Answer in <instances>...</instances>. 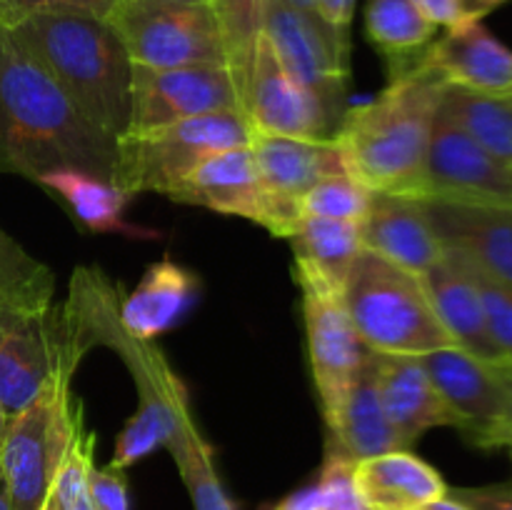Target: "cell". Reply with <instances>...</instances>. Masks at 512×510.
<instances>
[{
	"instance_id": "cell-6",
	"label": "cell",
	"mask_w": 512,
	"mask_h": 510,
	"mask_svg": "<svg viewBox=\"0 0 512 510\" xmlns=\"http://www.w3.org/2000/svg\"><path fill=\"white\" fill-rule=\"evenodd\" d=\"M73 373H60L18 415L10 418L0 450V470L8 485L10 510H43L83 410L70 390Z\"/></svg>"
},
{
	"instance_id": "cell-32",
	"label": "cell",
	"mask_w": 512,
	"mask_h": 510,
	"mask_svg": "<svg viewBox=\"0 0 512 510\" xmlns=\"http://www.w3.org/2000/svg\"><path fill=\"white\" fill-rule=\"evenodd\" d=\"M223 35L225 65L238 85L240 100L245 108L250 68H253L255 48L265 35L270 0H210Z\"/></svg>"
},
{
	"instance_id": "cell-48",
	"label": "cell",
	"mask_w": 512,
	"mask_h": 510,
	"mask_svg": "<svg viewBox=\"0 0 512 510\" xmlns=\"http://www.w3.org/2000/svg\"><path fill=\"white\" fill-rule=\"evenodd\" d=\"M0 510H10V498H8V485H5L3 470H0Z\"/></svg>"
},
{
	"instance_id": "cell-28",
	"label": "cell",
	"mask_w": 512,
	"mask_h": 510,
	"mask_svg": "<svg viewBox=\"0 0 512 510\" xmlns=\"http://www.w3.org/2000/svg\"><path fill=\"white\" fill-rule=\"evenodd\" d=\"M290 243H293L295 260L308 263L310 268L343 288L345 275L353 268L355 258L363 253V228L360 223H348V220L303 215L290 233Z\"/></svg>"
},
{
	"instance_id": "cell-19",
	"label": "cell",
	"mask_w": 512,
	"mask_h": 510,
	"mask_svg": "<svg viewBox=\"0 0 512 510\" xmlns=\"http://www.w3.org/2000/svg\"><path fill=\"white\" fill-rule=\"evenodd\" d=\"M448 85L475 93H512V50L505 48L483 20H463L420 53Z\"/></svg>"
},
{
	"instance_id": "cell-17",
	"label": "cell",
	"mask_w": 512,
	"mask_h": 510,
	"mask_svg": "<svg viewBox=\"0 0 512 510\" xmlns=\"http://www.w3.org/2000/svg\"><path fill=\"white\" fill-rule=\"evenodd\" d=\"M170 198L220 215H238L275 233L273 205L260 183L250 145L218 150L200 160Z\"/></svg>"
},
{
	"instance_id": "cell-44",
	"label": "cell",
	"mask_w": 512,
	"mask_h": 510,
	"mask_svg": "<svg viewBox=\"0 0 512 510\" xmlns=\"http://www.w3.org/2000/svg\"><path fill=\"white\" fill-rule=\"evenodd\" d=\"M493 365L495 370H498L500 383H503L505 398H508V440H510L512 438V363L510 360H503V363H493Z\"/></svg>"
},
{
	"instance_id": "cell-20",
	"label": "cell",
	"mask_w": 512,
	"mask_h": 510,
	"mask_svg": "<svg viewBox=\"0 0 512 510\" xmlns=\"http://www.w3.org/2000/svg\"><path fill=\"white\" fill-rule=\"evenodd\" d=\"M375 370L383 410L403 448L410 450L433 428H458V420L440 398L420 358L375 353Z\"/></svg>"
},
{
	"instance_id": "cell-16",
	"label": "cell",
	"mask_w": 512,
	"mask_h": 510,
	"mask_svg": "<svg viewBox=\"0 0 512 510\" xmlns=\"http://www.w3.org/2000/svg\"><path fill=\"white\" fill-rule=\"evenodd\" d=\"M255 168L275 213V238H290L300 223L305 195L330 175L348 173L335 138H285L253 135L250 138Z\"/></svg>"
},
{
	"instance_id": "cell-50",
	"label": "cell",
	"mask_w": 512,
	"mask_h": 510,
	"mask_svg": "<svg viewBox=\"0 0 512 510\" xmlns=\"http://www.w3.org/2000/svg\"><path fill=\"white\" fill-rule=\"evenodd\" d=\"M178 3H210V0H178Z\"/></svg>"
},
{
	"instance_id": "cell-40",
	"label": "cell",
	"mask_w": 512,
	"mask_h": 510,
	"mask_svg": "<svg viewBox=\"0 0 512 510\" xmlns=\"http://www.w3.org/2000/svg\"><path fill=\"white\" fill-rule=\"evenodd\" d=\"M315 13L338 30H350L355 13V0H315Z\"/></svg>"
},
{
	"instance_id": "cell-13",
	"label": "cell",
	"mask_w": 512,
	"mask_h": 510,
	"mask_svg": "<svg viewBox=\"0 0 512 510\" xmlns=\"http://www.w3.org/2000/svg\"><path fill=\"white\" fill-rule=\"evenodd\" d=\"M425 373L458 420V430L478 448L508 443V398L493 363L450 345L420 355Z\"/></svg>"
},
{
	"instance_id": "cell-21",
	"label": "cell",
	"mask_w": 512,
	"mask_h": 510,
	"mask_svg": "<svg viewBox=\"0 0 512 510\" xmlns=\"http://www.w3.org/2000/svg\"><path fill=\"white\" fill-rule=\"evenodd\" d=\"M363 228V248L415 275L443 258L445 248L415 198L373 193Z\"/></svg>"
},
{
	"instance_id": "cell-22",
	"label": "cell",
	"mask_w": 512,
	"mask_h": 510,
	"mask_svg": "<svg viewBox=\"0 0 512 510\" xmlns=\"http://www.w3.org/2000/svg\"><path fill=\"white\" fill-rule=\"evenodd\" d=\"M328 425V448L325 453L360 463L365 458L390 453V450H408L400 443L398 433L390 425L383 410L378 390V370H375V353L368 360L358 378L350 383L340 403L330 415H325Z\"/></svg>"
},
{
	"instance_id": "cell-37",
	"label": "cell",
	"mask_w": 512,
	"mask_h": 510,
	"mask_svg": "<svg viewBox=\"0 0 512 510\" xmlns=\"http://www.w3.org/2000/svg\"><path fill=\"white\" fill-rule=\"evenodd\" d=\"M115 0H0V30H10L35 13H53V10H68V13H90L108 18Z\"/></svg>"
},
{
	"instance_id": "cell-46",
	"label": "cell",
	"mask_w": 512,
	"mask_h": 510,
	"mask_svg": "<svg viewBox=\"0 0 512 510\" xmlns=\"http://www.w3.org/2000/svg\"><path fill=\"white\" fill-rule=\"evenodd\" d=\"M280 3L295 10H305V13H315V0H280Z\"/></svg>"
},
{
	"instance_id": "cell-14",
	"label": "cell",
	"mask_w": 512,
	"mask_h": 510,
	"mask_svg": "<svg viewBox=\"0 0 512 510\" xmlns=\"http://www.w3.org/2000/svg\"><path fill=\"white\" fill-rule=\"evenodd\" d=\"M415 198L512 205V165L488 153L438 110L423 183Z\"/></svg>"
},
{
	"instance_id": "cell-5",
	"label": "cell",
	"mask_w": 512,
	"mask_h": 510,
	"mask_svg": "<svg viewBox=\"0 0 512 510\" xmlns=\"http://www.w3.org/2000/svg\"><path fill=\"white\" fill-rule=\"evenodd\" d=\"M253 130L240 110L200 115L150 130H125L115 140L110 183L130 198L140 193L173 195L185 175L208 155L250 145Z\"/></svg>"
},
{
	"instance_id": "cell-23",
	"label": "cell",
	"mask_w": 512,
	"mask_h": 510,
	"mask_svg": "<svg viewBox=\"0 0 512 510\" xmlns=\"http://www.w3.org/2000/svg\"><path fill=\"white\" fill-rule=\"evenodd\" d=\"M420 278L428 290L435 315L453 343L485 363H503L498 345L490 338L483 300L463 258L455 250L445 248L443 258L430 265Z\"/></svg>"
},
{
	"instance_id": "cell-11",
	"label": "cell",
	"mask_w": 512,
	"mask_h": 510,
	"mask_svg": "<svg viewBox=\"0 0 512 510\" xmlns=\"http://www.w3.org/2000/svg\"><path fill=\"white\" fill-rule=\"evenodd\" d=\"M265 38L283 68L343 118L345 85L350 80V30L333 28L318 13L270 0Z\"/></svg>"
},
{
	"instance_id": "cell-51",
	"label": "cell",
	"mask_w": 512,
	"mask_h": 510,
	"mask_svg": "<svg viewBox=\"0 0 512 510\" xmlns=\"http://www.w3.org/2000/svg\"><path fill=\"white\" fill-rule=\"evenodd\" d=\"M505 448H510V453H512V438L508 440V445H505Z\"/></svg>"
},
{
	"instance_id": "cell-45",
	"label": "cell",
	"mask_w": 512,
	"mask_h": 510,
	"mask_svg": "<svg viewBox=\"0 0 512 510\" xmlns=\"http://www.w3.org/2000/svg\"><path fill=\"white\" fill-rule=\"evenodd\" d=\"M420 510H473V508H470V505H465V503H460V500L453 498V495L445 493L443 498L433 500V503H428L425 508H420Z\"/></svg>"
},
{
	"instance_id": "cell-33",
	"label": "cell",
	"mask_w": 512,
	"mask_h": 510,
	"mask_svg": "<svg viewBox=\"0 0 512 510\" xmlns=\"http://www.w3.org/2000/svg\"><path fill=\"white\" fill-rule=\"evenodd\" d=\"M373 190L348 173L330 175L320 180L300 203V213L315 215V218L348 220V223H363L370 210Z\"/></svg>"
},
{
	"instance_id": "cell-3",
	"label": "cell",
	"mask_w": 512,
	"mask_h": 510,
	"mask_svg": "<svg viewBox=\"0 0 512 510\" xmlns=\"http://www.w3.org/2000/svg\"><path fill=\"white\" fill-rule=\"evenodd\" d=\"M75 100L118 138L128 130L133 63L108 18L90 13H35L8 30Z\"/></svg>"
},
{
	"instance_id": "cell-9",
	"label": "cell",
	"mask_w": 512,
	"mask_h": 510,
	"mask_svg": "<svg viewBox=\"0 0 512 510\" xmlns=\"http://www.w3.org/2000/svg\"><path fill=\"white\" fill-rule=\"evenodd\" d=\"M105 345L128 365L138 388V408L120 430L108 463L110 468L128 470L158 448H168L185 420L193 415V408L188 390L153 340H140L123 325H113L105 333Z\"/></svg>"
},
{
	"instance_id": "cell-35",
	"label": "cell",
	"mask_w": 512,
	"mask_h": 510,
	"mask_svg": "<svg viewBox=\"0 0 512 510\" xmlns=\"http://www.w3.org/2000/svg\"><path fill=\"white\" fill-rule=\"evenodd\" d=\"M455 253H458V250H455ZM458 255L463 258L465 268H468L470 278H473L475 288H478L480 300H483L490 338L498 345L503 360H510L512 363V285L493 278V275H488L485 270H480L478 265L470 258H465L463 253Z\"/></svg>"
},
{
	"instance_id": "cell-39",
	"label": "cell",
	"mask_w": 512,
	"mask_h": 510,
	"mask_svg": "<svg viewBox=\"0 0 512 510\" xmlns=\"http://www.w3.org/2000/svg\"><path fill=\"white\" fill-rule=\"evenodd\" d=\"M448 495L473 510H512V483L475 485V488H448Z\"/></svg>"
},
{
	"instance_id": "cell-29",
	"label": "cell",
	"mask_w": 512,
	"mask_h": 510,
	"mask_svg": "<svg viewBox=\"0 0 512 510\" xmlns=\"http://www.w3.org/2000/svg\"><path fill=\"white\" fill-rule=\"evenodd\" d=\"M438 25L415 0H368L365 35L390 60L423 53L435 38Z\"/></svg>"
},
{
	"instance_id": "cell-24",
	"label": "cell",
	"mask_w": 512,
	"mask_h": 510,
	"mask_svg": "<svg viewBox=\"0 0 512 510\" xmlns=\"http://www.w3.org/2000/svg\"><path fill=\"white\" fill-rule=\"evenodd\" d=\"M353 480L370 510H420L448 493L443 475L410 450L360 460Z\"/></svg>"
},
{
	"instance_id": "cell-18",
	"label": "cell",
	"mask_w": 512,
	"mask_h": 510,
	"mask_svg": "<svg viewBox=\"0 0 512 510\" xmlns=\"http://www.w3.org/2000/svg\"><path fill=\"white\" fill-rule=\"evenodd\" d=\"M443 248H453L480 270L512 285V205L415 198Z\"/></svg>"
},
{
	"instance_id": "cell-1",
	"label": "cell",
	"mask_w": 512,
	"mask_h": 510,
	"mask_svg": "<svg viewBox=\"0 0 512 510\" xmlns=\"http://www.w3.org/2000/svg\"><path fill=\"white\" fill-rule=\"evenodd\" d=\"M115 140L0 30V173L38 180L55 168H80L110 180Z\"/></svg>"
},
{
	"instance_id": "cell-34",
	"label": "cell",
	"mask_w": 512,
	"mask_h": 510,
	"mask_svg": "<svg viewBox=\"0 0 512 510\" xmlns=\"http://www.w3.org/2000/svg\"><path fill=\"white\" fill-rule=\"evenodd\" d=\"M95 463V433H88L83 423L78 425L70 443L68 455L58 470V478L53 483V495L63 510H93L90 503L88 473Z\"/></svg>"
},
{
	"instance_id": "cell-2",
	"label": "cell",
	"mask_w": 512,
	"mask_h": 510,
	"mask_svg": "<svg viewBox=\"0 0 512 510\" xmlns=\"http://www.w3.org/2000/svg\"><path fill=\"white\" fill-rule=\"evenodd\" d=\"M390 85L353 110H345L335 143L345 170L373 193L415 198L423 183L433 125L445 80L420 55L395 60Z\"/></svg>"
},
{
	"instance_id": "cell-4",
	"label": "cell",
	"mask_w": 512,
	"mask_h": 510,
	"mask_svg": "<svg viewBox=\"0 0 512 510\" xmlns=\"http://www.w3.org/2000/svg\"><path fill=\"white\" fill-rule=\"evenodd\" d=\"M355 330L373 353L413 355L450 348L453 338L435 315L420 275L363 248L343 280Z\"/></svg>"
},
{
	"instance_id": "cell-30",
	"label": "cell",
	"mask_w": 512,
	"mask_h": 510,
	"mask_svg": "<svg viewBox=\"0 0 512 510\" xmlns=\"http://www.w3.org/2000/svg\"><path fill=\"white\" fill-rule=\"evenodd\" d=\"M168 450L178 465V473L183 478L185 490H188L193 510H238L230 500L228 490L223 488V480L215 470L213 448L200 433L193 415L185 420L180 433L170 440Z\"/></svg>"
},
{
	"instance_id": "cell-38",
	"label": "cell",
	"mask_w": 512,
	"mask_h": 510,
	"mask_svg": "<svg viewBox=\"0 0 512 510\" xmlns=\"http://www.w3.org/2000/svg\"><path fill=\"white\" fill-rule=\"evenodd\" d=\"M88 488L93 510H130L125 470L110 468V465L98 468L93 463L88 473Z\"/></svg>"
},
{
	"instance_id": "cell-25",
	"label": "cell",
	"mask_w": 512,
	"mask_h": 510,
	"mask_svg": "<svg viewBox=\"0 0 512 510\" xmlns=\"http://www.w3.org/2000/svg\"><path fill=\"white\" fill-rule=\"evenodd\" d=\"M200 280L173 258L148 265L133 293L120 303V323L140 340L163 335L195 303Z\"/></svg>"
},
{
	"instance_id": "cell-15",
	"label": "cell",
	"mask_w": 512,
	"mask_h": 510,
	"mask_svg": "<svg viewBox=\"0 0 512 510\" xmlns=\"http://www.w3.org/2000/svg\"><path fill=\"white\" fill-rule=\"evenodd\" d=\"M243 113L253 135L313 140L333 138L343 120L283 68L265 35L255 48Z\"/></svg>"
},
{
	"instance_id": "cell-36",
	"label": "cell",
	"mask_w": 512,
	"mask_h": 510,
	"mask_svg": "<svg viewBox=\"0 0 512 510\" xmlns=\"http://www.w3.org/2000/svg\"><path fill=\"white\" fill-rule=\"evenodd\" d=\"M315 485H318V508L315 510H370L355 488L350 460L325 453Z\"/></svg>"
},
{
	"instance_id": "cell-10",
	"label": "cell",
	"mask_w": 512,
	"mask_h": 510,
	"mask_svg": "<svg viewBox=\"0 0 512 510\" xmlns=\"http://www.w3.org/2000/svg\"><path fill=\"white\" fill-rule=\"evenodd\" d=\"M293 275L303 300L310 370H313L323 415H330L350 383L373 358V350L355 330L340 285L300 260H295Z\"/></svg>"
},
{
	"instance_id": "cell-42",
	"label": "cell",
	"mask_w": 512,
	"mask_h": 510,
	"mask_svg": "<svg viewBox=\"0 0 512 510\" xmlns=\"http://www.w3.org/2000/svg\"><path fill=\"white\" fill-rule=\"evenodd\" d=\"M315 508H318V485L310 483L305 485V488H298L290 495H285L283 500L270 505L268 510H315Z\"/></svg>"
},
{
	"instance_id": "cell-49",
	"label": "cell",
	"mask_w": 512,
	"mask_h": 510,
	"mask_svg": "<svg viewBox=\"0 0 512 510\" xmlns=\"http://www.w3.org/2000/svg\"><path fill=\"white\" fill-rule=\"evenodd\" d=\"M43 510H63V505L58 503V498L53 495V490H50V495H48V500H45Z\"/></svg>"
},
{
	"instance_id": "cell-41",
	"label": "cell",
	"mask_w": 512,
	"mask_h": 510,
	"mask_svg": "<svg viewBox=\"0 0 512 510\" xmlns=\"http://www.w3.org/2000/svg\"><path fill=\"white\" fill-rule=\"evenodd\" d=\"M415 3L425 10V15H428L438 28L440 25L453 28V25L460 23L458 0H415Z\"/></svg>"
},
{
	"instance_id": "cell-31",
	"label": "cell",
	"mask_w": 512,
	"mask_h": 510,
	"mask_svg": "<svg viewBox=\"0 0 512 510\" xmlns=\"http://www.w3.org/2000/svg\"><path fill=\"white\" fill-rule=\"evenodd\" d=\"M0 305L43 313L55 305V273L0 228Z\"/></svg>"
},
{
	"instance_id": "cell-7",
	"label": "cell",
	"mask_w": 512,
	"mask_h": 510,
	"mask_svg": "<svg viewBox=\"0 0 512 510\" xmlns=\"http://www.w3.org/2000/svg\"><path fill=\"white\" fill-rule=\"evenodd\" d=\"M108 20L123 40L130 63L140 68L225 65L223 35L213 3L115 0Z\"/></svg>"
},
{
	"instance_id": "cell-26",
	"label": "cell",
	"mask_w": 512,
	"mask_h": 510,
	"mask_svg": "<svg viewBox=\"0 0 512 510\" xmlns=\"http://www.w3.org/2000/svg\"><path fill=\"white\" fill-rule=\"evenodd\" d=\"M35 183L58 195L70 213L93 233H115L135 240L160 238L158 230L140 228L125 220V205L130 203V195L100 175L80 168H55L40 175Z\"/></svg>"
},
{
	"instance_id": "cell-43",
	"label": "cell",
	"mask_w": 512,
	"mask_h": 510,
	"mask_svg": "<svg viewBox=\"0 0 512 510\" xmlns=\"http://www.w3.org/2000/svg\"><path fill=\"white\" fill-rule=\"evenodd\" d=\"M503 3H508V0H458L460 23L463 20H483L485 15H490Z\"/></svg>"
},
{
	"instance_id": "cell-8",
	"label": "cell",
	"mask_w": 512,
	"mask_h": 510,
	"mask_svg": "<svg viewBox=\"0 0 512 510\" xmlns=\"http://www.w3.org/2000/svg\"><path fill=\"white\" fill-rule=\"evenodd\" d=\"M88 353L73 330L65 305L28 313L0 305V405L13 418L28 408L50 380L75 373Z\"/></svg>"
},
{
	"instance_id": "cell-12",
	"label": "cell",
	"mask_w": 512,
	"mask_h": 510,
	"mask_svg": "<svg viewBox=\"0 0 512 510\" xmlns=\"http://www.w3.org/2000/svg\"><path fill=\"white\" fill-rule=\"evenodd\" d=\"M240 110L238 85L225 65H180L140 68L133 65L128 130H150L200 115ZM245 115V113H243Z\"/></svg>"
},
{
	"instance_id": "cell-27",
	"label": "cell",
	"mask_w": 512,
	"mask_h": 510,
	"mask_svg": "<svg viewBox=\"0 0 512 510\" xmlns=\"http://www.w3.org/2000/svg\"><path fill=\"white\" fill-rule=\"evenodd\" d=\"M440 113L460 125L488 153L512 165V93H475L445 83Z\"/></svg>"
},
{
	"instance_id": "cell-47",
	"label": "cell",
	"mask_w": 512,
	"mask_h": 510,
	"mask_svg": "<svg viewBox=\"0 0 512 510\" xmlns=\"http://www.w3.org/2000/svg\"><path fill=\"white\" fill-rule=\"evenodd\" d=\"M8 425H10V415L5 413L3 405H0V450H3L5 435H8Z\"/></svg>"
}]
</instances>
